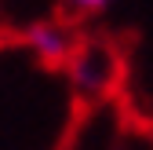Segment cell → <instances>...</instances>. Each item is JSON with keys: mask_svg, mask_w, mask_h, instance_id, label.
<instances>
[{"mask_svg": "<svg viewBox=\"0 0 153 150\" xmlns=\"http://www.w3.org/2000/svg\"><path fill=\"white\" fill-rule=\"evenodd\" d=\"M26 40L36 51V59L48 62V66H62V62H69L76 55V37L66 26H36Z\"/></svg>", "mask_w": 153, "mask_h": 150, "instance_id": "cell-1", "label": "cell"}, {"mask_svg": "<svg viewBox=\"0 0 153 150\" xmlns=\"http://www.w3.org/2000/svg\"><path fill=\"white\" fill-rule=\"evenodd\" d=\"M66 4H69L73 11H102L109 0H66Z\"/></svg>", "mask_w": 153, "mask_h": 150, "instance_id": "cell-2", "label": "cell"}]
</instances>
